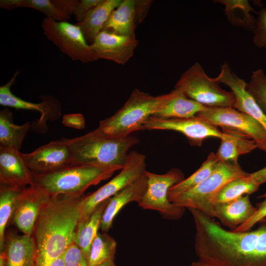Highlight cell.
<instances>
[{
	"label": "cell",
	"instance_id": "15",
	"mask_svg": "<svg viewBox=\"0 0 266 266\" xmlns=\"http://www.w3.org/2000/svg\"><path fill=\"white\" fill-rule=\"evenodd\" d=\"M50 197L35 185L22 190L16 201L14 220L24 234L31 235L42 206Z\"/></svg>",
	"mask_w": 266,
	"mask_h": 266
},
{
	"label": "cell",
	"instance_id": "36",
	"mask_svg": "<svg viewBox=\"0 0 266 266\" xmlns=\"http://www.w3.org/2000/svg\"><path fill=\"white\" fill-rule=\"evenodd\" d=\"M260 198H263L264 200L257 204L254 214L247 221L232 231L234 232L249 231L255 224L266 218V193Z\"/></svg>",
	"mask_w": 266,
	"mask_h": 266
},
{
	"label": "cell",
	"instance_id": "1",
	"mask_svg": "<svg viewBox=\"0 0 266 266\" xmlns=\"http://www.w3.org/2000/svg\"><path fill=\"white\" fill-rule=\"evenodd\" d=\"M189 210L198 257L190 266H266V218L254 230L234 232L197 209Z\"/></svg>",
	"mask_w": 266,
	"mask_h": 266
},
{
	"label": "cell",
	"instance_id": "4",
	"mask_svg": "<svg viewBox=\"0 0 266 266\" xmlns=\"http://www.w3.org/2000/svg\"><path fill=\"white\" fill-rule=\"evenodd\" d=\"M69 147L71 166L93 165L123 167L128 151L138 139L129 135L119 138H107L95 130L73 138H66Z\"/></svg>",
	"mask_w": 266,
	"mask_h": 266
},
{
	"label": "cell",
	"instance_id": "18",
	"mask_svg": "<svg viewBox=\"0 0 266 266\" xmlns=\"http://www.w3.org/2000/svg\"><path fill=\"white\" fill-rule=\"evenodd\" d=\"M19 73V71H17L7 83L0 86V104L17 109L38 111L41 116L38 123L41 124H44L48 119H58L61 114V107L59 102L54 98L44 97L42 102L33 103L13 94L11 87L14 84Z\"/></svg>",
	"mask_w": 266,
	"mask_h": 266
},
{
	"label": "cell",
	"instance_id": "16",
	"mask_svg": "<svg viewBox=\"0 0 266 266\" xmlns=\"http://www.w3.org/2000/svg\"><path fill=\"white\" fill-rule=\"evenodd\" d=\"M215 78L219 83H223L231 89L235 98L233 108L253 117L266 130V114L247 91L245 81L232 72L227 63L223 65Z\"/></svg>",
	"mask_w": 266,
	"mask_h": 266
},
{
	"label": "cell",
	"instance_id": "13",
	"mask_svg": "<svg viewBox=\"0 0 266 266\" xmlns=\"http://www.w3.org/2000/svg\"><path fill=\"white\" fill-rule=\"evenodd\" d=\"M23 155L33 176L46 174L71 166L70 150L65 138L51 141Z\"/></svg>",
	"mask_w": 266,
	"mask_h": 266
},
{
	"label": "cell",
	"instance_id": "24",
	"mask_svg": "<svg viewBox=\"0 0 266 266\" xmlns=\"http://www.w3.org/2000/svg\"><path fill=\"white\" fill-rule=\"evenodd\" d=\"M36 257V246L31 235L15 236L9 240L6 266H34Z\"/></svg>",
	"mask_w": 266,
	"mask_h": 266
},
{
	"label": "cell",
	"instance_id": "5",
	"mask_svg": "<svg viewBox=\"0 0 266 266\" xmlns=\"http://www.w3.org/2000/svg\"><path fill=\"white\" fill-rule=\"evenodd\" d=\"M120 166H70L57 171L34 176L35 185L50 197L81 196L89 187L110 177Z\"/></svg>",
	"mask_w": 266,
	"mask_h": 266
},
{
	"label": "cell",
	"instance_id": "39",
	"mask_svg": "<svg viewBox=\"0 0 266 266\" xmlns=\"http://www.w3.org/2000/svg\"><path fill=\"white\" fill-rule=\"evenodd\" d=\"M62 123L66 127L78 130L83 129L85 127V119L81 113L64 115L63 116Z\"/></svg>",
	"mask_w": 266,
	"mask_h": 266
},
{
	"label": "cell",
	"instance_id": "20",
	"mask_svg": "<svg viewBox=\"0 0 266 266\" xmlns=\"http://www.w3.org/2000/svg\"><path fill=\"white\" fill-rule=\"evenodd\" d=\"M255 211L256 207L251 203L247 195L228 202L215 203L214 205L215 218L233 230L247 221Z\"/></svg>",
	"mask_w": 266,
	"mask_h": 266
},
{
	"label": "cell",
	"instance_id": "19",
	"mask_svg": "<svg viewBox=\"0 0 266 266\" xmlns=\"http://www.w3.org/2000/svg\"><path fill=\"white\" fill-rule=\"evenodd\" d=\"M147 184V178L145 172L138 179L109 199L101 220L100 228L102 232H106L110 230L114 218L125 205L133 201L138 203L141 200L146 191Z\"/></svg>",
	"mask_w": 266,
	"mask_h": 266
},
{
	"label": "cell",
	"instance_id": "8",
	"mask_svg": "<svg viewBox=\"0 0 266 266\" xmlns=\"http://www.w3.org/2000/svg\"><path fill=\"white\" fill-rule=\"evenodd\" d=\"M147 178L146 191L139 206L144 209L158 211L166 219L176 220L181 218L185 208L175 205L168 199L169 189L184 179V174L178 168H172L166 173L158 174L147 170Z\"/></svg>",
	"mask_w": 266,
	"mask_h": 266
},
{
	"label": "cell",
	"instance_id": "9",
	"mask_svg": "<svg viewBox=\"0 0 266 266\" xmlns=\"http://www.w3.org/2000/svg\"><path fill=\"white\" fill-rule=\"evenodd\" d=\"M145 156L133 151L129 153L121 171L113 179L87 196L81 198L80 221L88 218L97 206L144 174Z\"/></svg>",
	"mask_w": 266,
	"mask_h": 266
},
{
	"label": "cell",
	"instance_id": "28",
	"mask_svg": "<svg viewBox=\"0 0 266 266\" xmlns=\"http://www.w3.org/2000/svg\"><path fill=\"white\" fill-rule=\"evenodd\" d=\"M214 2L225 6V12L233 25L253 31L256 19L251 14L255 11L247 0H217Z\"/></svg>",
	"mask_w": 266,
	"mask_h": 266
},
{
	"label": "cell",
	"instance_id": "2",
	"mask_svg": "<svg viewBox=\"0 0 266 266\" xmlns=\"http://www.w3.org/2000/svg\"><path fill=\"white\" fill-rule=\"evenodd\" d=\"M81 198L51 197L43 205L33 229L37 249L34 266H50L73 243Z\"/></svg>",
	"mask_w": 266,
	"mask_h": 266
},
{
	"label": "cell",
	"instance_id": "43",
	"mask_svg": "<svg viewBox=\"0 0 266 266\" xmlns=\"http://www.w3.org/2000/svg\"><path fill=\"white\" fill-rule=\"evenodd\" d=\"M50 266H66L63 255L54 261Z\"/></svg>",
	"mask_w": 266,
	"mask_h": 266
},
{
	"label": "cell",
	"instance_id": "42",
	"mask_svg": "<svg viewBox=\"0 0 266 266\" xmlns=\"http://www.w3.org/2000/svg\"><path fill=\"white\" fill-rule=\"evenodd\" d=\"M249 177L252 181L259 186L266 183V166L258 171L250 173Z\"/></svg>",
	"mask_w": 266,
	"mask_h": 266
},
{
	"label": "cell",
	"instance_id": "37",
	"mask_svg": "<svg viewBox=\"0 0 266 266\" xmlns=\"http://www.w3.org/2000/svg\"><path fill=\"white\" fill-rule=\"evenodd\" d=\"M63 258L66 266H88L81 250L74 243L66 250Z\"/></svg>",
	"mask_w": 266,
	"mask_h": 266
},
{
	"label": "cell",
	"instance_id": "22",
	"mask_svg": "<svg viewBox=\"0 0 266 266\" xmlns=\"http://www.w3.org/2000/svg\"><path fill=\"white\" fill-rule=\"evenodd\" d=\"M137 25L135 0H122L110 14L102 31L135 38Z\"/></svg>",
	"mask_w": 266,
	"mask_h": 266
},
{
	"label": "cell",
	"instance_id": "7",
	"mask_svg": "<svg viewBox=\"0 0 266 266\" xmlns=\"http://www.w3.org/2000/svg\"><path fill=\"white\" fill-rule=\"evenodd\" d=\"M174 88L206 107H233L235 103L233 94L223 89L215 78L208 77L198 62L182 74Z\"/></svg>",
	"mask_w": 266,
	"mask_h": 266
},
{
	"label": "cell",
	"instance_id": "14",
	"mask_svg": "<svg viewBox=\"0 0 266 266\" xmlns=\"http://www.w3.org/2000/svg\"><path fill=\"white\" fill-rule=\"evenodd\" d=\"M138 43L136 38L102 31L90 46L95 61L105 59L123 65L133 56Z\"/></svg>",
	"mask_w": 266,
	"mask_h": 266
},
{
	"label": "cell",
	"instance_id": "23",
	"mask_svg": "<svg viewBox=\"0 0 266 266\" xmlns=\"http://www.w3.org/2000/svg\"><path fill=\"white\" fill-rule=\"evenodd\" d=\"M222 132L228 136L221 139L220 145L215 153L220 162L238 163L239 155L248 153L258 148L254 141L242 133L223 128Z\"/></svg>",
	"mask_w": 266,
	"mask_h": 266
},
{
	"label": "cell",
	"instance_id": "6",
	"mask_svg": "<svg viewBox=\"0 0 266 266\" xmlns=\"http://www.w3.org/2000/svg\"><path fill=\"white\" fill-rule=\"evenodd\" d=\"M249 175L238 163L220 162L215 170L205 180L169 200L176 206L196 209L215 218L214 201L217 194L229 181Z\"/></svg>",
	"mask_w": 266,
	"mask_h": 266
},
{
	"label": "cell",
	"instance_id": "21",
	"mask_svg": "<svg viewBox=\"0 0 266 266\" xmlns=\"http://www.w3.org/2000/svg\"><path fill=\"white\" fill-rule=\"evenodd\" d=\"M122 0H103L91 10L84 19L77 25L80 28L87 42L91 44L103 28L112 11L121 3Z\"/></svg>",
	"mask_w": 266,
	"mask_h": 266
},
{
	"label": "cell",
	"instance_id": "26",
	"mask_svg": "<svg viewBox=\"0 0 266 266\" xmlns=\"http://www.w3.org/2000/svg\"><path fill=\"white\" fill-rule=\"evenodd\" d=\"M176 90L174 97L158 112L152 115L162 118H187L194 117L206 108V106L187 98Z\"/></svg>",
	"mask_w": 266,
	"mask_h": 266
},
{
	"label": "cell",
	"instance_id": "10",
	"mask_svg": "<svg viewBox=\"0 0 266 266\" xmlns=\"http://www.w3.org/2000/svg\"><path fill=\"white\" fill-rule=\"evenodd\" d=\"M41 27L47 38L72 61L83 63L95 61L90 46L77 25L46 17L42 21Z\"/></svg>",
	"mask_w": 266,
	"mask_h": 266
},
{
	"label": "cell",
	"instance_id": "44",
	"mask_svg": "<svg viewBox=\"0 0 266 266\" xmlns=\"http://www.w3.org/2000/svg\"><path fill=\"white\" fill-rule=\"evenodd\" d=\"M6 254L3 252H0V266H6Z\"/></svg>",
	"mask_w": 266,
	"mask_h": 266
},
{
	"label": "cell",
	"instance_id": "41",
	"mask_svg": "<svg viewBox=\"0 0 266 266\" xmlns=\"http://www.w3.org/2000/svg\"><path fill=\"white\" fill-rule=\"evenodd\" d=\"M78 1V0H52L53 4L70 18L73 14Z\"/></svg>",
	"mask_w": 266,
	"mask_h": 266
},
{
	"label": "cell",
	"instance_id": "31",
	"mask_svg": "<svg viewBox=\"0 0 266 266\" xmlns=\"http://www.w3.org/2000/svg\"><path fill=\"white\" fill-rule=\"evenodd\" d=\"M117 245L115 239L107 233L98 232L92 243L87 260L88 266H97L114 259Z\"/></svg>",
	"mask_w": 266,
	"mask_h": 266
},
{
	"label": "cell",
	"instance_id": "33",
	"mask_svg": "<svg viewBox=\"0 0 266 266\" xmlns=\"http://www.w3.org/2000/svg\"><path fill=\"white\" fill-rule=\"evenodd\" d=\"M24 188L1 184L0 195V248H4V231L15 208L17 199Z\"/></svg>",
	"mask_w": 266,
	"mask_h": 266
},
{
	"label": "cell",
	"instance_id": "34",
	"mask_svg": "<svg viewBox=\"0 0 266 266\" xmlns=\"http://www.w3.org/2000/svg\"><path fill=\"white\" fill-rule=\"evenodd\" d=\"M247 90L266 114V75L262 69L252 72Z\"/></svg>",
	"mask_w": 266,
	"mask_h": 266
},
{
	"label": "cell",
	"instance_id": "30",
	"mask_svg": "<svg viewBox=\"0 0 266 266\" xmlns=\"http://www.w3.org/2000/svg\"><path fill=\"white\" fill-rule=\"evenodd\" d=\"M0 7L8 10L17 7H29L38 10L46 18L57 21H65L70 18L59 10L52 0H0Z\"/></svg>",
	"mask_w": 266,
	"mask_h": 266
},
{
	"label": "cell",
	"instance_id": "29",
	"mask_svg": "<svg viewBox=\"0 0 266 266\" xmlns=\"http://www.w3.org/2000/svg\"><path fill=\"white\" fill-rule=\"evenodd\" d=\"M219 162L215 153H210L197 170L169 189L168 193L169 200L193 189L205 180L215 170Z\"/></svg>",
	"mask_w": 266,
	"mask_h": 266
},
{
	"label": "cell",
	"instance_id": "25",
	"mask_svg": "<svg viewBox=\"0 0 266 266\" xmlns=\"http://www.w3.org/2000/svg\"><path fill=\"white\" fill-rule=\"evenodd\" d=\"M108 200L99 205L88 218L79 221L77 224L73 243L81 250L87 261L92 243L100 228L102 216Z\"/></svg>",
	"mask_w": 266,
	"mask_h": 266
},
{
	"label": "cell",
	"instance_id": "35",
	"mask_svg": "<svg viewBox=\"0 0 266 266\" xmlns=\"http://www.w3.org/2000/svg\"><path fill=\"white\" fill-rule=\"evenodd\" d=\"M252 31L254 33L253 41L254 45L258 48H266V8H262L259 13Z\"/></svg>",
	"mask_w": 266,
	"mask_h": 266
},
{
	"label": "cell",
	"instance_id": "11",
	"mask_svg": "<svg viewBox=\"0 0 266 266\" xmlns=\"http://www.w3.org/2000/svg\"><path fill=\"white\" fill-rule=\"evenodd\" d=\"M222 128L242 133L254 141L259 148L266 152V130L249 115L233 107H208L196 115Z\"/></svg>",
	"mask_w": 266,
	"mask_h": 266
},
{
	"label": "cell",
	"instance_id": "3",
	"mask_svg": "<svg viewBox=\"0 0 266 266\" xmlns=\"http://www.w3.org/2000/svg\"><path fill=\"white\" fill-rule=\"evenodd\" d=\"M176 93L174 89L168 93L153 96L135 89L123 106L111 116L100 121L95 130L107 138L130 135L133 132L143 130L149 118L160 110Z\"/></svg>",
	"mask_w": 266,
	"mask_h": 266
},
{
	"label": "cell",
	"instance_id": "27",
	"mask_svg": "<svg viewBox=\"0 0 266 266\" xmlns=\"http://www.w3.org/2000/svg\"><path fill=\"white\" fill-rule=\"evenodd\" d=\"M31 127L29 122L22 125L13 123L12 115L7 108L0 112V146L19 150Z\"/></svg>",
	"mask_w": 266,
	"mask_h": 266
},
{
	"label": "cell",
	"instance_id": "17",
	"mask_svg": "<svg viewBox=\"0 0 266 266\" xmlns=\"http://www.w3.org/2000/svg\"><path fill=\"white\" fill-rule=\"evenodd\" d=\"M1 184L20 188L34 185V176L23 153L12 148L0 146Z\"/></svg>",
	"mask_w": 266,
	"mask_h": 266
},
{
	"label": "cell",
	"instance_id": "32",
	"mask_svg": "<svg viewBox=\"0 0 266 266\" xmlns=\"http://www.w3.org/2000/svg\"><path fill=\"white\" fill-rule=\"evenodd\" d=\"M259 186L250 179L249 175L233 179L227 183L217 194L214 204L228 202L244 195H249L257 191Z\"/></svg>",
	"mask_w": 266,
	"mask_h": 266
},
{
	"label": "cell",
	"instance_id": "40",
	"mask_svg": "<svg viewBox=\"0 0 266 266\" xmlns=\"http://www.w3.org/2000/svg\"><path fill=\"white\" fill-rule=\"evenodd\" d=\"M152 3L153 1L150 0H135L137 25L140 23L145 18Z\"/></svg>",
	"mask_w": 266,
	"mask_h": 266
},
{
	"label": "cell",
	"instance_id": "12",
	"mask_svg": "<svg viewBox=\"0 0 266 266\" xmlns=\"http://www.w3.org/2000/svg\"><path fill=\"white\" fill-rule=\"evenodd\" d=\"M143 129L171 130L183 134L192 145L200 146L209 137L226 138L228 135L218 127L197 116L187 118H162L152 116L145 122Z\"/></svg>",
	"mask_w": 266,
	"mask_h": 266
},
{
	"label": "cell",
	"instance_id": "38",
	"mask_svg": "<svg viewBox=\"0 0 266 266\" xmlns=\"http://www.w3.org/2000/svg\"><path fill=\"white\" fill-rule=\"evenodd\" d=\"M103 0H80L74 9L73 15L77 23L81 22L86 14L92 9L101 3Z\"/></svg>",
	"mask_w": 266,
	"mask_h": 266
},
{
	"label": "cell",
	"instance_id": "45",
	"mask_svg": "<svg viewBox=\"0 0 266 266\" xmlns=\"http://www.w3.org/2000/svg\"><path fill=\"white\" fill-rule=\"evenodd\" d=\"M97 266H117L114 262V259L104 262Z\"/></svg>",
	"mask_w": 266,
	"mask_h": 266
}]
</instances>
